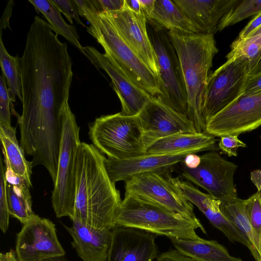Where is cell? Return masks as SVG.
<instances>
[{"instance_id":"cell-14","label":"cell","mask_w":261,"mask_h":261,"mask_svg":"<svg viewBox=\"0 0 261 261\" xmlns=\"http://www.w3.org/2000/svg\"><path fill=\"white\" fill-rule=\"evenodd\" d=\"M147 149L157 140L176 134L197 133L186 115L152 97L138 115Z\"/></svg>"},{"instance_id":"cell-49","label":"cell","mask_w":261,"mask_h":261,"mask_svg":"<svg viewBox=\"0 0 261 261\" xmlns=\"http://www.w3.org/2000/svg\"><path fill=\"white\" fill-rule=\"evenodd\" d=\"M0 261H8L6 253H1Z\"/></svg>"},{"instance_id":"cell-11","label":"cell","mask_w":261,"mask_h":261,"mask_svg":"<svg viewBox=\"0 0 261 261\" xmlns=\"http://www.w3.org/2000/svg\"><path fill=\"white\" fill-rule=\"evenodd\" d=\"M14 251L18 261H45L65 254L55 224L36 214L17 233Z\"/></svg>"},{"instance_id":"cell-48","label":"cell","mask_w":261,"mask_h":261,"mask_svg":"<svg viewBox=\"0 0 261 261\" xmlns=\"http://www.w3.org/2000/svg\"><path fill=\"white\" fill-rule=\"evenodd\" d=\"M261 34V26L258 28L256 30L253 31L249 36H253L255 35H260Z\"/></svg>"},{"instance_id":"cell-40","label":"cell","mask_w":261,"mask_h":261,"mask_svg":"<svg viewBox=\"0 0 261 261\" xmlns=\"http://www.w3.org/2000/svg\"><path fill=\"white\" fill-rule=\"evenodd\" d=\"M261 26V12L257 14L240 32L239 38L248 37L258 28Z\"/></svg>"},{"instance_id":"cell-31","label":"cell","mask_w":261,"mask_h":261,"mask_svg":"<svg viewBox=\"0 0 261 261\" xmlns=\"http://www.w3.org/2000/svg\"><path fill=\"white\" fill-rule=\"evenodd\" d=\"M246 200L247 216L258 246L261 233V193L257 191Z\"/></svg>"},{"instance_id":"cell-7","label":"cell","mask_w":261,"mask_h":261,"mask_svg":"<svg viewBox=\"0 0 261 261\" xmlns=\"http://www.w3.org/2000/svg\"><path fill=\"white\" fill-rule=\"evenodd\" d=\"M62 124L58 171L51 203L57 218H70L75 203L76 158L81 142L80 127L68 103L63 110Z\"/></svg>"},{"instance_id":"cell-10","label":"cell","mask_w":261,"mask_h":261,"mask_svg":"<svg viewBox=\"0 0 261 261\" xmlns=\"http://www.w3.org/2000/svg\"><path fill=\"white\" fill-rule=\"evenodd\" d=\"M200 158V164L195 169L188 168L180 163L181 176L221 202L237 198L234 175L238 166L214 151L204 153Z\"/></svg>"},{"instance_id":"cell-51","label":"cell","mask_w":261,"mask_h":261,"mask_svg":"<svg viewBox=\"0 0 261 261\" xmlns=\"http://www.w3.org/2000/svg\"><path fill=\"white\" fill-rule=\"evenodd\" d=\"M45 261H63V260H62L60 259H59L58 258H52V259H48V260H45Z\"/></svg>"},{"instance_id":"cell-1","label":"cell","mask_w":261,"mask_h":261,"mask_svg":"<svg viewBox=\"0 0 261 261\" xmlns=\"http://www.w3.org/2000/svg\"><path fill=\"white\" fill-rule=\"evenodd\" d=\"M72 62L46 21L35 16L19 59L22 112L17 119L20 143L38 153L58 150L62 134V112L68 103Z\"/></svg>"},{"instance_id":"cell-44","label":"cell","mask_w":261,"mask_h":261,"mask_svg":"<svg viewBox=\"0 0 261 261\" xmlns=\"http://www.w3.org/2000/svg\"><path fill=\"white\" fill-rule=\"evenodd\" d=\"M261 72V51L257 58L249 65L248 75L255 74Z\"/></svg>"},{"instance_id":"cell-29","label":"cell","mask_w":261,"mask_h":261,"mask_svg":"<svg viewBox=\"0 0 261 261\" xmlns=\"http://www.w3.org/2000/svg\"><path fill=\"white\" fill-rule=\"evenodd\" d=\"M261 12V0H237L234 4L223 16L218 30L233 25L243 19L257 15Z\"/></svg>"},{"instance_id":"cell-45","label":"cell","mask_w":261,"mask_h":261,"mask_svg":"<svg viewBox=\"0 0 261 261\" xmlns=\"http://www.w3.org/2000/svg\"><path fill=\"white\" fill-rule=\"evenodd\" d=\"M251 179L258 189V192L261 191V171L255 170L251 173Z\"/></svg>"},{"instance_id":"cell-35","label":"cell","mask_w":261,"mask_h":261,"mask_svg":"<svg viewBox=\"0 0 261 261\" xmlns=\"http://www.w3.org/2000/svg\"><path fill=\"white\" fill-rule=\"evenodd\" d=\"M218 147L228 156H236L238 155V148L240 147H246V145L239 139L238 136L228 135L220 137Z\"/></svg>"},{"instance_id":"cell-22","label":"cell","mask_w":261,"mask_h":261,"mask_svg":"<svg viewBox=\"0 0 261 261\" xmlns=\"http://www.w3.org/2000/svg\"><path fill=\"white\" fill-rule=\"evenodd\" d=\"M170 240L176 250L196 261H243L231 255L224 246L215 240Z\"/></svg>"},{"instance_id":"cell-4","label":"cell","mask_w":261,"mask_h":261,"mask_svg":"<svg viewBox=\"0 0 261 261\" xmlns=\"http://www.w3.org/2000/svg\"><path fill=\"white\" fill-rule=\"evenodd\" d=\"M117 226L139 229L169 239L197 240L199 229L206 230L198 218H186L141 196L125 193L115 216Z\"/></svg>"},{"instance_id":"cell-18","label":"cell","mask_w":261,"mask_h":261,"mask_svg":"<svg viewBox=\"0 0 261 261\" xmlns=\"http://www.w3.org/2000/svg\"><path fill=\"white\" fill-rule=\"evenodd\" d=\"M190 153L194 152H185L171 154L146 153L122 160L108 158L105 160V166L111 180L115 184L119 181H125L139 174L169 173V169L181 163L186 155Z\"/></svg>"},{"instance_id":"cell-38","label":"cell","mask_w":261,"mask_h":261,"mask_svg":"<svg viewBox=\"0 0 261 261\" xmlns=\"http://www.w3.org/2000/svg\"><path fill=\"white\" fill-rule=\"evenodd\" d=\"M261 91V72L248 75L242 94H250Z\"/></svg>"},{"instance_id":"cell-20","label":"cell","mask_w":261,"mask_h":261,"mask_svg":"<svg viewBox=\"0 0 261 261\" xmlns=\"http://www.w3.org/2000/svg\"><path fill=\"white\" fill-rule=\"evenodd\" d=\"M193 23L199 33L218 31L221 19L237 0H173Z\"/></svg>"},{"instance_id":"cell-25","label":"cell","mask_w":261,"mask_h":261,"mask_svg":"<svg viewBox=\"0 0 261 261\" xmlns=\"http://www.w3.org/2000/svg\"><path fill=\"white\" fill-rule=\"evenodd\" d=\"M246 202V199L237 197L221 202L220 210L247 240L250 246L249 250L254 259L260 261L258 246L247 216Z\"/></svg>"},{"instance_id":"cell-41","label":"cell","mask_w":261,"mask_h":261,"mask_svg":"<svg viewBox=\"0 0 261 261\" xmlns=\"http://www.w3.org/2000/svg\"><path fill=\"white\" fill-rule=\"evenodd\" d=\"M201 162L200 156L195 153H190L186 155L182 163L188 168L195 169L199 166Z\"/></svg>"},{"instance_id":"cell-39","label":"cell","mask_w":261,"mask_h":261,"mask_svg":"<svg viewBox=\"0 0 261 261\" xmlns=\"http://www.w3.org/2000/svg\"><path fill=\"white\" fill-rule=\"evenodd\" d=\"M156 261H196L175 249L169 250L159 255Z\"/></svg>"},{"instance_id":"cell-36","label":"cell","mask_w":261,"mask_h":261,"mask_svg":"<svg viewBox=\"0 0 261 261\" xmlns=\"http://www.w3.org/2000/svg\"><path fill=\"white\" fill-rule=\"evenodd\" d=\"M77 6L79 14L90 23V26L95 25L98 17L92 0H74Z\"/></svg>"},{"instance_id":"cell-17","label":"cell","mask_w":261,"mask_h":261,"mask_svg":"<svg viewBox=\"0 0 261 261\" xmlns=\"http://www.w3.org/2000/svg\"><path fill=\"white\" fill-rule=\"evenodd\" d=\"M155 236L139 229L115 226L108 261H153L158 256Z\"/></svg>"},{"instance_id":"cell-19","label":"cell","mask_w":261,"mask_h":261,"mask_svg":"<svg viewBox=\"0 0 261 261\" xmlns=\"http://www.w3.org/2000/svg\"><path fill=\"white\" fill-rule=\"evenodd\" d=\"M64 227L70 234L71 244L83 261H108L112 229H96L76 219Z\"/></svg>"},{"instance_id":"cell-13","label":"cell","mask_w":261,"mask_h":261,"mask_svg":"<svg viewBox=\"0 0 261 261\" xmlns=\"http://www.w3.org/2000/svg\"><path fill=\"white\" fill-rule=\"evenodd\" d=\"M167 173L136 175L125 181V193L141 196L186 218L197 219L193 204L172 184Z\"/></svg>"},{"instance_id":"cell-6","label":"cell","mask_w":261,"mask_h":261,"mask_svg":"<svg viewBox=\"0 0 261 261\" xmlns=\"http://www.w3.org/2000/svg\"><path fill=\"white\" fill-rule=\"evenodd\" d=\"M87 31L134 84L152 96L161 97L159 79L125 42L105 12L98 14L95 25L87 27Z\"/></svg>"},{"instance_id":"cell-12","label":"cell","mask_w":261,"mask_h":261,"mask_svg":"<svg viewBox=\"0 0 261 261\" xmlns=\"http://www.w3.org/2000/svg\"><path fill=\"white\" fill-rule=\"evenodd\" d=\"M261 125V91L242 94L206 123V133L214 137L237 135Z\"/></svg>"},{"instance_id":"cell-15","label":"cell","mask_w":261,"mask_h":261,"mask_svg":"<svg viewBox=\"0 0 261 261\" xmlns=\"http://www.w3.org/2000/svg\"><path fill=\"white\" fill-rule=\"evenodd\" d=\"M104 12L125 42L151 70L161 84L157 59L148 35L147 20L144 13L133 11L125 0L122 9Z\"/></svg>"},{"instance_id":"cell-16","label":"cell","mask_w":261,"mask_h":261,"mask_svg":"<svg viewBox=\"0 0 261 261\" xmlns=\"http://www.w3.org/2000/svg\"><path fill=\"white\" fill-rule=\"evenodd\" d=\"M85 56L96 67L106 71L121 104L120 113L126 116L138 115L153 97L134 84L116 66L110 57L90 46L84 47Z\"/></svg>"},{"instance_id":"cell-32","label":"cell","mask_w":261,"mask_h":261,"mask_svg":"<svg viewBox=\"0 0 261 261\" xmlns=\"http://www.w3.org/2000/svg\"><path fill=\"white\" fill-rule=\"evenodd\" d=\"M7 181L5 176V167L2 158L0 161V228L6 233L9 227L11 216L7 194Z\"/></svg>"},{"instance_id":"cell-24","label":"cell","mask_w":261,"mask_h":261,"mask_svg":"<svg viewBox=\"0 0 261 261\" xmlns=\"http://www.w3.org/2000/svg\"><path fill=\"white\" fill-rule=\"evenodd\" d=\"M0 139L3 154L7 158L12 169L32 186L31 175L33 164L31 161L27 160L25 153L18 143L16 129L0 122Z\"/></svg>"},{"instance_id":"cell-3","label":"cell","mask_w":261,"mask_h":261,"mask_svg":"<svg viewBox=\"0 0 261 261\" xmlns=\"http://www.w3.org/2000/svg\"><path fill=\"white\" fill-rule=\"evenodd\" d=\"M180 62L187 94L186 115L197 133H206L202 114L208 72L218 52L214 35L168 32Z\"/></svg>"},{"instance_id":"cell-34","label":"cell","mask_w":261,"mask_h":261,"mask_svg":"<svg viewBox=\"0 0 261 261\" xmlns=\"http://www.w3.org/2000/svg\"><path fill=\"white\" fill-rule=\"evenodd\" d=\"M52 2L72 24L73 18L78 24L85 27L80 18L77 5L74 0H51Z\"/></svg>"},{"instance_id":"cell-23","label":"cell","mask_w":261,"mask_h":261,"mask_svg":"<svg viewBox=\"0 0 261 261\" xmlns=\"http://www.w3.org/2000/svg\"><path fill=\"white\" fill-rule=\"evenodd\" d=\"M147 21L168 31L199 33L180 8L171 0H155L153 12Z\"/></svg>"},{"instance_id":"cell-9","label":"cell","mask_w":261,"mask_h":261,"mask_svg":"<svg viewBox=\"0 0 261 261\" xmlns=\"http://www.w3.org/2000/svg\"><path fill=\"white\" fill-rule=\"evenodd\" d=\"M249 64L245 59L227 60L208 74L202 106L205 124L242 95Z\"/></svg>"},{"instance_id":"cell-21","label":"cell","mask_w":261,"mask_h":261,"mask_svg":"<svg viewBox=\"0 0 261 261\" xmlns=\"http://www.w3.org/2000/svg\"><path fill=\"white\" fill-rule=\"evenodd\" d=\"M217 149L216 140L211 135L205 133H179L157 140L148 147L147 153L171 154Z\"/></svg>"},{"instance_id":"cell-47","label":"cell","mask_w":261,"mask_h":261,"mask_svg":"<svg viewBox=\"0 0 261 261\" xmlns=\"http://www.w3.org/2000/svg\"><path fill=\"white\" fill-rule=\"evenodd\" d=\"M8 261H18L14 250L11 249L6 252Z\"/></svg>"},{"instance_id":"cell-33","label":"cell","mask_w":261,"mask_h":261,"mask_svg":"<svg viewBox=\"0 0 261 261\" xmlns=\"http://www.w3.org/2000/svg\"><path fill=\"white\" fill-rule=\"evenodd\" d=\"M7 81L2 73L0 77V122L11 126L10 117V100Z\"/></svg>"},{"instance_id":"cell-50","label":"cell","mask_w":261,"mask_h":261,"mask_svg":"<svg viewBox=\"0 0 261 261\" xmlns=\"http://www.w3.org/2000/svg\"><path fill=\"white\" fill-rule=\"evenodd\" d=\"M258 252L260 257V261H261V233L259 238Z\"/></svg>"},{"instance_id":"cell-2","label":"cell","mask_w":261,"mask_h":261,"mask_svg":"<svg viewBox=\"0 0 261 261\" xmlns=\"http://www.w3.org/2000/svg\"><path fill=\"white\" fill-rule=\"evenodd\" d=\"M105 154L93 145L80 144L77 154L75 196L70 219L96 229H113L122 201L119 191L111 179Z\"/></svg>"},{"instance_id":"cell-8","label":"cell","mask_w":261,"mask_h":261,"mask_svg":"<svg viewBox=\"0 0 261 261\" xmlns=\"http://www.w3.org/2000/svg\"><path fill=\"white\" fill-rule=\"evenodd\" d=\"M147 27L159 70L162 95L159 99L174 110L186 115V86L179 59L168 31L147 20Z\"/></svg>"},{"instance_id":"cell-27","label":"cell","mask_w":261,"mask_h":261,"mask_svg":"<svg viewBox=\"0 0 261 261\" xmlns=\"http://www.w3.org/2000/svg\"><path fill=\"white\" fill-rule=\"evenodd\" d=\"M19 58L11 56L7 51L0 35V64L2 73L6 77L11 106L15 102L16 96L22 102L21 80L19 69Z\"/></svg>"},{"instance_id":"cell-52","label":"cell","mask_w":261,"mask_h":261,"mask_svg":"<svg viewBox=\"0 0 261 261\" xmlns=\"http://www.w3.org/2000/svg\"><path fill=\"white\" fill-rule=\"evenodd\" d=\"M259 192L261 193V191H260V192Z\"/></svg>"},{"instance_id":"cell-37","label":"cell","mask_w":261,"mask_h":261,"mask_svg":"<svg viewBox=\"0 0 261 261\" xmlns=\"http://www.w3.org/2000/svg\"><path fill=\"white\" fill-rule=\"evenodd\" d=\"M92 2L98 14L120 10L125 4V0H92Z\"/></svg>"},{"instance_id":"cell-43","label":"cell","mask_w":261,"mask_h":261,"mask_svg":"<svg viewBox=\"0 0 261 261\" xmlns=\"http://www.w3.org/2000/svg\"><path fill=\"white\" fill-rule=\"evenodd\" d=\"M155 0H139L142 11L147 20L150 18L154 7Z\"/></svg>"},{"instance_id":"cell-28","label":"cell","mask_w":261,"mask_h":261,"mask_svg":"<svg viewBox=\"0 0 261 261\" xmlns=\"http://www.w3.org/2000/svg\"><path fill=\"white\" fill-rule=\"evenodd\" d=\"M7 194L11 216L23 224L35 215L29 190H22L7 182Z\"/></svg>"},{"instance_id":"cell-42","label":"cell","mask_w":261,"mask_h":261,"mask_svg":"<svg viewBox=\"0 0 261 261\" xmlns=\"http://www.w3.org/2000/svg\"><path fill=\"white\" fill-rule=\"evenodd\" d=\"M13 6V1H9L7 5L1 21V32L3 29H5L7 27L10 28L9 21L12 14Z\"/></svg>"},{"instance_id":"cell-46","label":"cell","mask_w":261,"mask_h":261,"mask_svg":"<svg viewBox=\"0 0 261 261\" xmlns=\"http://www.w3.org/2000/svg\"><path fill=\"white\" fill-rule=\"evenodd\" d=\"M129 8L137 13H141L142 11L139 0H125Z\"/></svg>"},{"instance_id":"cell-5","label":"cell","mask_w":261,"mask_h":261,"mask_svg":"<svg viewBox=\"0 0 261 261\" xmlns=\"http://www.w3.org/2000/svg\"><path fill=\"white\" fill-rule=\"evenodd\" d=\"M93 145L108 158L122 160L147 153L139 118L120 112L96 118L89 126Z\"/></svg>"},{"instance_id":"cell-26","label":"cell","mask_w":261,"mask_h":261,"mask_svg":"<svg viewBox=\"0 0 261 261\" xmlns=\"http://www.w3.org/2000/svg\"><path fill=\"white\" fill-rule=\"evenodd\" d=\"M37 11L41 12L47 20L51 29L61 35L77 48L85 55L83 48L75 27L68 24L61 15V12L51 0H29Z\"/></svg>"},{"instance_id":"cell-30","label":"cell","mask_w":261,"mask_h":261,"mask_svg":"<svg viewBox=\"0 0 261 261\" xmlns=\"http://www.w3.org/2000/svg\"><path fill=\"white\" fill-rule=\"evenodd\" d=\"M227 60L245 59L251 63L261 51V34L244 38L238 37L231 44Z\"/></svg>"}]
</instances>
